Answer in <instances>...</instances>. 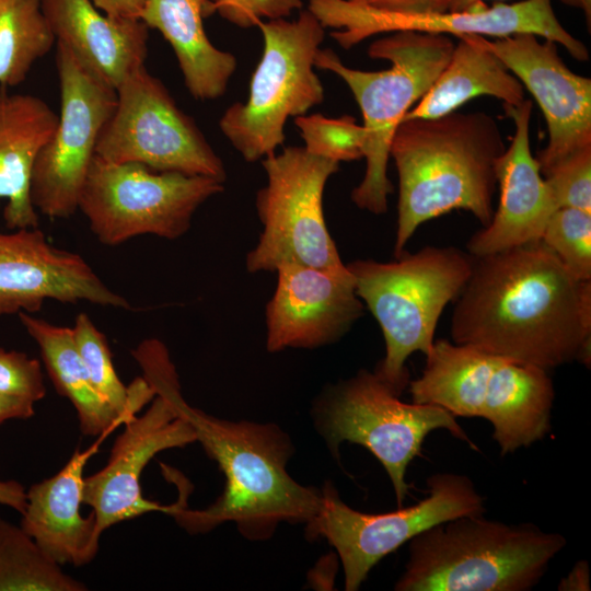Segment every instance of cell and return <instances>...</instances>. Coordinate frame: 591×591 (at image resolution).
I'll return each instance as SVG.
<instances>
[{
    "label": "cell",
    "mask_w": 591,
    "mask_h": 591,
    "mask_svg": "<svg viewBox=\"0 0 591 591\" xmlns=\"http://www.w3.org/2000/svg\"><path fill=\"white\" fill-rule=\"evenodd\" d=\"M473 257L451 317L453 343L547 371L590 367L591 281L536 241Z\"/></svg>",
    "instance_id": "obj_1"
},
{
    "label": "cell",
    "mask_w": 591,
    "mask_h": 591,
    "mask_svg": "<svg viewBox=\"0 0 591 591\" xmlns=\"http://www.w3.org/2000/svg\"><path fill=\"white\" fill-rule=\"evenodd\" d=\"M132 356L155 394L190 424L196 441L225 477L222 495L205 509H187L181 491L169 513L179 526L198 534L234 522L243 536L265 540L280 522L308 524L314 519L322 490L305 487L289 475L286 465L291 444L279 428L219 419L187 404L169 351L155 338L141 341Z\"/></svg>",
    "instance_id": "obj_2"
},
{
    "label": "cell",
    "mask_w": 591,
    "mask_h": 591,
    "mask_svg": "<svg viewBox=\"0 0 591 591\" xmlns=\"http://www.w3.org/2000/svg\"><path fill=\"white\" fill-rule=\"evenodd\" d=\"M505 150L498 124L484 112L403 119L390 146L398 174L394 256L405 252L419 225L455 209L486 227Z\"/></svg>",
    "instance_id": "obj_3"
},
{
    "label": "cell",
    "mask_w": 591,
    "mask_h": 591,
    "mask_svg": "<svg viewBox=\"0 0 591 591\" xmlns=\"http://www.w3.org/2000/svg\"><path fill=\"white\" fill-rule=\"evenodd\" d=\"M408 543L396 591H528L544 577L566 538L532 523L470 514L436 524Z\"/></svg>",
    "instance_id": "obj_4"
},
{
    "label": "cell",
    "mask_w": 591,
    "mask_h": 591,
    "mask_svg": "<svg viewBox=\"0 0 591 591\" xmlns=\"http://www.w3.org/2000/svg\"><path fill=\"white\" fill-rule=\"evenodd\" d=\"M454 42L444 34L398 31L373 40L368 55L391 67L362 71L344 65L331 49H318L314 67L341 78L352 92L362 114L366 172L351 192L352 202L374 215L387 211L393 185L387 162L393 135L404 116L426 94L448 63Z\"/></svg>",
    "instance_id": "obj_5"
},
{
    "label": "cell",
    "mask_w": 591,
    "mask_h": 591,
    "mask_svg": "<svg viewBox=\"0 0 591 591\" xmlns=\"http://www.w3.org/2000/svg\"><path fill=\"white\" fill-rule=\"evenodd\" d=\"M472 266V255L453 246H426L392 262L347 264L358 297L383 334L385 356L374 372L399 395L410 381L407 358L430 351L438 321L462 291Z\"/></svg>",
    "instance_id": "obj_6"
},
{
    "label": "cell",
    "mask_w": 591,
    "mask_h": 591,
    "mask_svg": "<svg viewBox=\"0 0 591 591\" xmlns=\"http://www.w3.org/2000/svg\"><path fill=\"white\" fill-rule=\"evenodd\" d=\"M264 50L250 83L246 102H236L221 116L219 127L246 162L263 160L285 142L290 117L304 115L324 100L314 58L325 27L309 10L296 20L259 22Z\"/></svg>",
    "instance_id": "obj_7"
},
{
    "label": "cell",
    "mask_w": 591,
    "mask_h": 591,
    "mask_svg": "<svg viewBox=\"0 0 591 591\" xmlns=\"http://www.w3.org/2000/svg\"><path fill=\"white\" fill-rule=\"evenodd\" d=\"M374 371L360 370L332 386L318 404L321 431L331 450L338 453L348 441L368 449L382 464L393 485L397 507L409 494V463L421 454L428 433L448 430L477 450L455 417L436 405L405 403Z\"/></svg>",
    "instance_id": "obj_8"
},
{
    "label": "cell",
    "mask_w": 591,
    "mask_h": 591,
    "mask_svg": "<svg viewBox=\"0 0 591 591\" xmlns=\"http://www.w3.org/2000/svg\"><path fill=\"white\" fill-rule=\"evenodd\" d=\"M223 184L207 176L115 163L95 154L78 210L104 245L147 234L175 240L189 230L197 209L223 192Z\"/></svg>",
    "instance_id": "obj_9"
},
{
    "label": "cell",
    "mask_w": 591,
    "mask_h": 591,
    "mask_svg": "<svg viewBox=\"0 0 591 591\" xmlns=\"http://www.w3.org/2000/svg\"><path fill=\"white\" fill-rule=\"evenodd\" d=\"M262 164L267 183L257 192L256 210L263 231L246 255L247 271L276 273L286 264L346 269L323 210L325 185L339 162L287 147Z\"/></svg>",
    "instance_id": "obj_10"
},
{
    "label": "cell",
    "mask_w": 591,
    "mask_h": 591,
    "mask_svg": "<svg viewBox=\"0 0 591 591\" xmlns=\"http://www.w3.org/2000/svg\"><path fill=\"white\" fill-rule=\"evenodd\" d=\"M427 496L413 506L364 513L347 506L332 485L324 487L320 511L306 524L308 534L326 538L336 549L347 591L358 590L382 558L422 531L485 512V499L465 475L436 473L427 479Z\"/></svg>",
    "instance_id": "obj_11"
},
{
    "label": "cell",
    "mask_w": 591,
    "mask_h": 591,
    "mask_svg": "<svg viewBox=\"0 0 591 591\" xmlns=\"http://www.w3.org/2000/svg\"><path fill=\"white\" fill-rule=\"evenodd\" d=\"M96 155L225 182L222 160L196 123L146 65L116 89V104L96 144Z\"/></svg>",
    "instance_id": "obj_12"
},
{
    "label": "cell",
    "mask_w": 591,
    "mask_h": 591,
    "mask_svg": "<svg viewBox=\"0 0 591 591\" xmlns=\"http://www.w3.org/2000/svg\"><path fill=\"white\" fill-rule=\"evenodd\" d=\"M55 45L60 113L53 135L35 158L30 197L38 213L66 219L78 210L99 138L116 104V91L68 48Z\"/></svg>",
    "instance_id": "obj_13"
},
{
    "label": "cell",
    "mask_w": 591,
    "mask_h": 591,
    "mask_svg": "<svg viewBox=\"0 0 591 591\" xmlns=\"http://www.w3.org/2000/svg\"><path fill=\"white\" fill-rule=\"evenodd\" d=\"M308 9L325 28L336 30L331 35L345 49L373 35L398 31L493 38L530 33L561 45L577 60L589 59L588 48L560 24L551 0L500 2L491 8L483 2L465 11L427 14L384 12L350 0H309Z\"/></svg>",
    "instance_id": "obj_14"
},
{
    "label": "cell",
    "mask_w": 591,
    "mask_h": 591,
    "mask_svg": "<svg viewBox=\"0 0 591 591\" xmlns=\"http://www.w3.org/2000/svg\"><path fill=\"white\" fill-rule=\"evenodd\" d=\"M538 38L530 33L493 39L479 36L544 114L548 142L536 158L544 176L569 155L591 147V80L566 66L555 42Z\"/></svg>",
    "instance_id": "obj_15"
},
{
    "label": "cell",
    "mask_w": 591,
    "mask_h": 591,
    "mask_svg": "<svg viewBox=\"0 0 591 591\" xmlns=\"http://www.w3.org/2000/svg\"><path fill=\"white\" fill-rule=\"evenodd\" d=\"M46 300L130 309L81 255L54 246L38 227L0 232V317L38 312Z\"/></svg>",
    "instance_id": "obj_16"
},
{
    "label": "cell",
    "mask_w": 591,
    "mask_h": 591,
    "mask_svg": "<svg viewBox=\"0 0 591 591\" xmlns=\"http://www.w3.org/2000/svg\"><path fill=\"white\" fill-rule=\"evenodd\" d=\"M124 426L106 465L83 480V503L92 507L101 533L148 512L169 514L173 503L161 506L143 497L141 474L159 452L196 442L190 424L159 394L142 415Z\"/></svg>",
    "instance_id": "obj_17"
},
{
    "label": "cell",
    "mask_w": 591,
    "mask_h": 591,
    "mask_svg": "<svg viewBox=\"0 0 591 591\" xmlns=\"http://www.w3.org/2000/svg\"><path fill=\"white\" fill-rule=\"evenodd\" d=\"M276 273L277 285L265 313L270 352L333 344L363 314L364 304L348 267L328 270L286 264Z\"/></svg>",
    "instance_id": "obj_18"
},
{
    "label": "cell",
    "mask_w": 591,
    "mask_h": 591,
    "mask_svg": "<svg viewBox=\"0 0 591 591\" xmlns=\"http://www.w3.org/2000/svg\"><path fill=\"white\" fill-rule=\"evenodd\" d=\"M513 120L514 135L497 165L499 205L490 222L467 242L468 254L480 257L541 241L557 207L530 148L533 103L503 105Z\"/></svg>",
    "instance_id": "obj_19"
},
{
    "label": "cell",
    "mask_w": 591,
    "mask_h": 591,
    "mask_svg": "<svg viewBox=\"0 0 591 591\" xmlns=\"http://www.w3.org/2000/svg\"><path fill=\"white\" fill-rule=\"evenodd\" d=\"M40 2L56 44L109 88L144 66L149 27L140 19L107 15L91 0Z\"/></svg>",
    "instance_id": "obj_20"
},
{
    "label": "cell",
    "mask_w": 591,
    "mask_h": 591,
    "mask_svg": "<svg viewBox=\"0 0 591 591\" xmlns=\"http://www.w3.org/2000/svg\"><path fill=\"white\" fill-rule=\"evenodd\" d=\"M99 442L73 452L55 475L33 484L26 490L21 528L58 565L82 566L91 563L100 547L102 533L92 511L83 517V471L97 451Z\"/></svg>",
    "instance_id": "obj_21"
},
{
    "label": "cell",
    "mask_w": 591,
    "mask_h": 591,
    "mask_svg": "<svg viewBox=\"0 0 591 591\" xmlns=\"http://www.w3.org/2000/svg\"><path fill=\"white\" fill-rule=\"evenodd\" d=\"M58 116L40 97L0 89V198L7 228H37L30 197L35 158L53 135Z\"/></svg>",
    "instance_id": "obj_22"
},
{
    "label": "cell",
    "mask_w": 591,
    "mask_h": 591,
    "mask_svg": "<svg viewBox=\"0 0 591 591\" xmlns=\"http://www.w3.org/2000/svg\"><path fill=\"white\" fill-rule=\"evenodd\" d=\"M210 0H143L139 19L171 45L189 94L198 101L222 96L237 62L217 48L204 27Z\"/></svg>",
    "instance_id": "obj_23"
},
{
    "label": "cell",
    "mask_w": 591,
    "mask_h": 591,
    "mask_svg": "<svg viewBox=\"0 0 591 591\" xmlns=\"http://www.w3.org/2000/svg\"><path fill=\"white\" fill-rule=\"evenodd\" d=\"M555 390L548 371L499 358L488 381L482 416L503 456L542 440L551 430Z\"/></svg>",
    "instance_id": "obj_24"
},
{
    "label": "cell",
    "mask_w": 591,
    "mask_h": 591,
    "mask_svg": "<svg viewBox=\"0 0 591 591\" xmlns=\"http://www.w3.org/2000/svg\"><path fill=\"white\" fill-rule=\"evenodd\" d=\"M459 38L443 70L403 119L440 117L480 95L494 96L508 106L525 100L522 83L478 35Z\"/></svg>",
    "instance_id": "obj_25"
},
{
    "label": "cell",
    "mask_w": 591,
    "mask_h": 591,
    "mask_svg": "<svg viewBox=\"0 0 591 591\" xmlns=\"http://www.w3.org/2000/svg\"><path fill=\"white\" fill-rule=\"evenodd\" d=\"M425 356L421 375L408 383L413 403L442 407L454 417H480L498 357L443 338Z\"/></svg>",
    "instance_id": "obj_26"
},
{
    "label": "cell",
    "mask_w": 591,
    "mask_h": 591,
    "mask_svg": "<svg viewBox=\"0 0 591 591\" xmlns=\"http://www.w3.org/2000/svg\"><path fill=\"white\" fill-rule=\"evenodd\" d=\"M27 334L37 344L56 391L74 407L85 436L105 438L124 425L115 409L96 392L76 347L72 328L54 325L30 313H19Z\"/></svg>",
    "instance_id": "obj_27"
},
{
    "label": "cell",
    "mask_w": 591,
    "mask_h": 591,
    "mask_svg": "<svg viewBox=\"0 0 591 591\" xmlns=\"http://www.w3.org/2000/svg\"><path fill=\"white\" fill-rule=\"evenodd\" d=\"M55 37L40 0H0V85H20Z\"/></svg>",
    "instance_id": "obj_28"
},
{
    "label": "cell",
    "mask_w": 591,
    "mask_h": 591,
    "mask_svg": "<svg viewBox=\"0 0 591 591\" xmlns=\"http://www.w3.org/2000/svg\"><path fill=\"white\" fill-rule=\"evenodd\" d=\"M72 328L73 340L96 392L127 422L155 396L148 381L141 376L126 386L115 371L105 335L85 313H80Z\"/></svg>",
    "instance_id": "obj_29"
},
{
    "label": "cell",
    "mask_w": 591,
    "mask_h": 591,
    "mask_svg": "<svg viewBox=\"0 0 591 591\" xmlns=\"http://www.w3.org/2000/svg\"><path fill=\"white\" fill-rule=\"evenodd\" d=\"M21 526L0 519V591H84Z\"/></svg>",
    "instance_id": "obj_30"
},
{
    "label": "cell",
    "mask_w": 591,
    "mask_h": 591,
    "mask_svg": "<svg viewBox=\"0 0 591 591\" xmlns=\"http://www.w3.org/2000/svg\"><path fill=\"white\" fill-rule=\"evenodd\" d=\"M541 241L580 281H591V212L559 208L551 216Z\"/></svg>",
    "instance_id": "obj_31"
},
{
    "label": "cell",
    "mask_w": 591,
    "mask_h": 591,
    "mask_svg": "<svg viewBox=\"0 0 591 591\" xmlns=\"http://www.w3.org/2000/svg\"><path fill=\"white\" fill-rule=\"evenodd\" d=\"M294 123L310 153L339 163L363 158L364 129L352 116L301 115Z\"/></svg>",
    "instance_id": "obj_32"
},
{
    "label": "cell",
    "mask_w": 591,
    "mask_h": 591,
    "mask_svg": "<svg viewBox=\"0 0 591 591\" xmlns=\"http://www.w3.org/2000/svg\"><path fill=\"white\" fill-rule=\"evenodd\" d=\"M544 178L557 209L576 208L591 212V147L556 164Z\"/></svg>",
    "instance_id": "obj_33"
},
{
    "label": "cell",
    "mask_w": 591,
    "mask_h": 591,
    "mask_svg": "<svg viewBox=\"0 0 591 591\" xmlns=\"http://www.w3.org/2000/svg\"><path fill=\"white\" fill-rule=\"evenodd\" d=\"M0 393L34 404L46 394L40 362L16 350L0 347Z\"/></svg>",
    "instance_id": "obj_34"
},
{
    "label": "cell",
    "mask_w": 591,
    "mask_h": 591,
    "mask_svg": "<svg viewBox=\"0 0 591 591\" xmlns=\"http://www.w3.org/2000/svg\"><path fill=\"white\" fill-rule=\"evenodd\" d=\"M211 12L242 28L266 20L288 18L301 10L302 0H210Z\"/></svg>",
    "instance_id": "obj_35"
},
{
    "label": "cell",
    "mask_w": 591,
    "mask_h": 591,
    "mask_svg": "<svg viewBox=\"0 0 591 591\" xmlns=\"http://www.w3.org/2000/svg\"><path fill=\"white\" fill-rule=\"evenodd\" d=\"M357 4L397 14H427L450 11L453 0H350Z\"/></svg>",
    "instance_id": "obj_36"
},
{
    "label": "cell",
    "mask_w": 591,
    "mask_h": 591,
    "mask_svg": "<svg viewBox=\"0 0 591 591\" xmlns=\"http://www.w3.org/2000/svg\"><path fill=\"white\" fill-rule=\"evenodd\" d=\"M35 413L34 403L0 393V425L11 419H27Z\"/></svg>",
    "instance_id": "obj_37"
},
{
    "label": "cell",
    "mask_w": 591,
    "mask_h": 591,
    "mask_svg": "<svg viewBox=\"0 0 591 591\" xmlns=\"http://www.w3.org/2000/svg\"><path fill=\"white\" fill-rule=\"evenodd\" d=\"M93 4L107 15L114 18H138L143 0H91Z\"/></svg>",
    "instance_id": "obj_38"
},
{
    "label": "cell",
    "mask_w": 591,
    "mask_h": 591,
    "mask_svg": "<svg viewBox=\"0 0 591 591\" xmlns=\"http://www.w3.org/2000/svg\"><path fill=\"white\" fill-rule=\"evenodd\" d=\"M557 589L559 591H589L590 569L588 561H577L568 575L560 579Z\"/></svg>",
    "instance_id": "obj_39"
},
{
    "label": "cell",
    "mask_w": 591,
    "mask_h": 591,
    "mask_svg": "<svg viewBox=\"0 0 591 591\" xmlns=\"http://www.w3.org/2000/svg\"><path fill=\"white\" fill-rule=\"evenodd\" d=\"M0 505L22 514L26 506V490L23 485L16 480H0Z\"/></svg>",
    "instance_id": "obj_40"
},
{
    "label": "cell",
    "mask_w": 591,
    "mask_h": 591,
    "mask_svg": "<svg viewBox=\"0 0 591 591\" xmlns=\"http://www.w3.org/2000/svg\"><path fill=\"white\" fill-rule=\"evenodd\" d=\"M564 3L579 8L583 11L587 22L591 21V0H561Z\"/></svg>",
    "instance_id": "obj_41"
},
{
    "label": "cell",
    "mask_w": 591,
    "mask_h": 591,
    "mask_svg": "<svg viewBox=\"0 0 591 591\" xmlns=\"http://www.w3.org/2000/svg\"><path fill=\"white\" fill-rule=\"evenodd\" d=\"M485 0H453L450 11H465L479 3H483Z\"/></svg>",
    "instance_id": "obj_42"
}]
</instances>
